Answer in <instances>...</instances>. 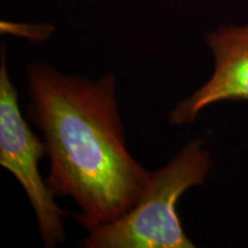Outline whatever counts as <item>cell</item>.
<instances>
[{
  "instance_id": "cell-1",
  "label": "cell",
  "mask_w": 248,
  "mask_h": 248,
  "mask_svg": "<svg viewBox=\"0 0 248 248\" xmlns=\"http://www.w3.org/2000/svg\"><path fill=\"white\" fill-rule=\"evenodd\" d=\"M27 115L42 131L49 159L46 184L80 210L88 232L109 224L139 200L153 171L126 148L114 73L91 80L48 63L27 67Z\"/></svg>"
},
{
  "instance_id": "cell-2",
  "label": "cell",
  "mask_w": 248,
  "mask_h": 248,
  "mask_svg": "<svg viewBox=\"0 0 248 248\" xmlns=\"http://www.w3.org/2000/svg\"><path fill=\"white\" fill-rule=\"evenodd\" d=\"M204 139L186 142L163 168L153 171L139 200L109 224L89 232L80 240L84 248H193L182 228L177 202L193 186L203 185L213 157Z\"/></svg>"
},
{
  "instance_id": "cell-3",
  "label": "cell",
  "mask_w": 248,
  "mask_h": 248,
  "mask_svg": "<svg viewBox=\"0 0 248 248\" xmlns=\"http://www.w3.org/2000/svg\"><path fill=\"white\" fill-rule=\"evenodd\" d=\"M46 155L44 140L30 129L18 107V93L8 75L6 51L0 60V164L20 183L36 214L43 244L54 248L64 243L63 218L67 212L42 178L38 162Z\"/></svg>"
},
{
  "instance_id": "cell-4",
  "label": "cell",
  "mask_w": 248,
  "mask_h": 248,
  "mask_svg": "<svg viewBox=\"0 0 248 248\" xmlns=\"http://www.w3.org/2000/svg\"><path fill=\"white\" fill-rule=\"evenodd\" d=\"M214 57L213 75L170 110L171 125L192 124L204 108L219 101H248V23L206 33Z\"/></svg>"
}]
</instances>
